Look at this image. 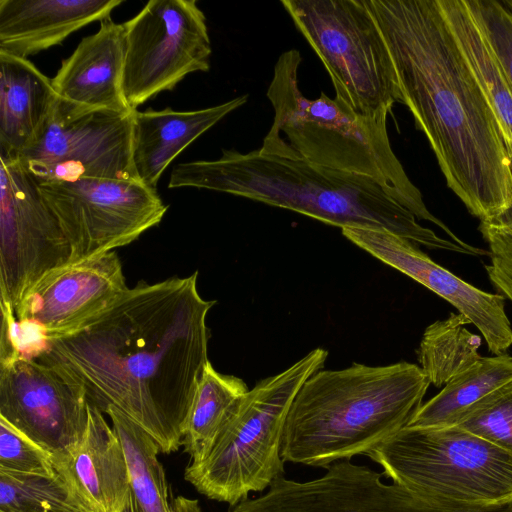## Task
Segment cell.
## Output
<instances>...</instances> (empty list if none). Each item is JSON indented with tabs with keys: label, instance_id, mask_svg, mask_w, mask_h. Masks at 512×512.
Masks as SVG:
<instances>
[{
	"label": "cell",
	"instance_id": "1",
	"mask_svg": "<svg viewBox=\"0 0 512 512\" xmlns=\"http://www.w3.org/2000/svg\"><path fill=\"white\" fill-rule=\"evenodd\" d=\"M197 276L138 283L83 328L45 341L36 359L81 382L103 413L119 409L163 453L177 451L209 362L207 315L216 303L200 295Z\"/></svg>",
	"mask_w": 512,
	"mask_h": 512
},
{
	"label": "cell",
	"instance_id": "2",
	"mask_svg": "<svg viewBox=\"0 0 512 512\" xmlns=\"http://www.w3.org/2000/svg\"><path fill=\"white\" fill-rule=\"evenodd\" d=\"M400 93L448 187L480 222L512 206V164L496 118L437 0H367Z\"/></svg>",
	"mask_w": 512,
	"mask_h": 512
},
{
	"label": "cell",
	"instance_id": "3",
	"mask_svg": "<svg viewBox=\"0 0 512 512\" xmlns=\"http://www.w3.org/2000/svg\"><path fill=\"white\" fill-rule=\"evenodd\" d=\"M169 188L195 187L292 210L326 224L386 230L430 249L472 255L421 226L377 180L303 160L223 150L216 160L180 163Z\"/></svg>",
	"mask_w": 512,
	"mask_h": 512
},
{
	"label": "cell",
	"instance_id": "4",
	"mask_svg": "<svg viewBox=\"0 0 512 512\" xmlns=\"http://www.w3.org/2000/svg\"><path fill=\"white\" fill-rule=\"evenodd\" d=\"M429 385L420 366L408 362L314 373L290 407L283 461L326 468L365 455L409 425Z\"/></svg>",
	"mask_w": 512,
	"mask_h": 512
},
{
	"label": "cell",
	"instance_id": "5",
	"mask_svg": "<svg viewBox=\"0 0 512 512\" xmlns=\"http://www.w3.org/2000/svg\"><path fill=\"white\" fill-rule=\"evenodd\" d=\"M301 60L300 52L290 49L275 63L267 90L274 117L258 150L373 178L417 219L438 226L450 240L475 253V246L457 237L426 207L391 147L388 114H358L342 99L324 92L314 100L307 98L298 82Z\"/></svg>",
	"mask_w": 512,
	"mask_h": 512
},
{
	"label": "cell",
	"instance_id": "6",
	"mask_svg": "<svg viewBox=\"0 0 512 512\" xmlns=\"http://www.w3.org/2000/svg\"><path fill=\"white\" fill-rule=\"evenodd\" d=\"M327 356L325 349H313L284 371L258 381L204 458L186 468L185 480L209 499L233 507L284 477L281 447L290 407Z\"/></svg>",
	"mask_w": 512,
	"mask_h": 512
},
{
	"label": "cell",
	"instance_id": "7",
	"mask_svg": "<svg viewBox=\"0 0 512 512\" xmlns=\"http://www.w3.org/2000/svg\"><path fill=\"white\" fill-rule=\"evenodd\" d=\"M365 455L393 483L426 501H512V454L456 425L407 426Z\"/></svg>",
	"mask_w": 512,
	"mask_h": 512
},
{
	"label": "cell",
	"instance_id": "8",
	"mask_svg": "<svg viewBox=\"0 0 512 512\" xmlns=\"http://www.w3.org/2000/svg\"><path fill=\"white\" fill-rule=\"evenodd\" d=\"M324 64L335 96L356 113L389 114L400 103L395 69L367 0H282Z\"/></svg>",
	"mask_w": 512,
	"mask_h": 512
},
{
	"label": "cell",
	"instance_id": "9",
	"mask_svg": "<svg viewBox=\"0 0 512 512\" xmlns=\"http://www.w3.org/2000/svg\"><path fill=\"white\" fill-rule=\"evenodd\" d=\"M124 27L122 90L133 111L188 74L210 68L206 17L195 0L149 1Z\"/></svg>",
	"mask_w": 512,
	"mask_h": 512
},
{
	"label": "cell",
	"instance_id": "10",
	"mask_svg": "<svg viewBox=\"0 0 512 512\" xmlns=\"http://www.w3.org/2000/svg\"><path fill=\"white\" fill-rule=\"evenodd\" d=\"M36 181L68 239L70 263L132 243L157 226L168 209L156 189L140 181Z\"/></svg>",
	"mask_w": 512,
	"mask_h": 512
},
{
	"label": "cell",
	"instance_id": "11",
	"mask_svg": "<svg viewBox=\"0 0 512 512\" xmlns=\"http://www.w3.org/2000/svg\"><path fill=\"white\" fill-rule=\"evenodd\" d=\"M134 114L76 109L58 99L44 132L19 160L38 181H140L133 163Z\"/></svg>",
	"mask_w": 512,
	"mask_h": 512
},
{
	"label": "cell",
	"instance_id": "12",
	"mask_svg": "<svg viewBox=\"0 0 512 512\" xmlns=\"http://www.w3.org/2000/svg\"><path fill=\"white\" fill-rule=\"evenodd\" d=\"M0 163V302L15 312L44 275L70 263L71 248L36 179L19 159Z\"/></svg>",
	"mask_w": 512,
	"mask_h": 512
},
{
	"label": "cell",
	"instance_id": "13",
	"mask_svg": "<svg viewBox=\"0 0 512 512\" xmlns=\"http://www.w3.org/2000/svg\"><path fill=\"white\" fill-rule=\"evenodd\" d=\"M128 289L115 251L50 271L28 290L14 312L19 356L36 358L45 341L83 328Z\"/></svg>",
	"mask_w": 512,
	"mask_h": 512
},
{
	"label": "cell",
	"instance_id": "14",
	"mask_svg": "<svg viewBox=\"0 0 512 512\" xmlns=\"http://www.w3.org/2000/svg\"><path fill=\"white\" fill-rule=\"evenodd\" d=\"M89 408L84 385L61 367L21 356L0 363V419L52 456L81 440Z\"/></svg>",
	"mask_w": 512,
	"mask_h": 512
},
{
	"label": "cell",
	"instance_id": "15",
	"mask_svg": "<svg viewBox=\"0 0 512 512\" xmlns=\"http://www.w3.org/2000/svg\"><path fill=\"white\" fill-rule=\"evenodd\" d=\"M341 232L359 248L452 304L476 326L492 354H503L512 345V327L503 295L465 282L435 263L417 244L389 231L345 227Z\"/></svg>",
	"mask_w": 512,
	"mask_h": 512
},
{
	"label": "cell",
	"instance_id": "16",
	"mask_svg": "<svg viewBox=\"0 0 512 512\" xmlns=\"http://www.w3.org/2000/svg\"><path fill=\"white\" fill-rule=\"evenodd\" d=\"M52 461L85 512H121L126 505L132 488L125 452L97 407L90 404L81 440Z\"/></svg>",
	"mask_w": 512,
	"mask_h": 512
},
{
	"label": "cell",
	"instance_id": "17",
	"mask_svg": "<svg viewBox=\"0 0 512 512\" xmlns=\"http://www.w3.org/2000/svg\"><path fill=\"white\" fill-rule=\"evenodd\" d=\"M124 58V24L101 21L99 30L81 40L51 79L58 99L76 109L132 112L122 90Z\"/></svg>",
	"mask_w": 512,
	"mask_h": 512
},
{
	"label": "cell",
	"instance_id": "18",
	"mask_svg": "<svg viewBox=\"0 0 512 512\" xmlns=\"http://www.w3.org/2000/svg\"><path fill=\"white\" fill-rule=\"evenodd\" d=\"M122 0H0V52L27 59L61 44Z\"/></svg>",
	"mask_w": 512,
	"mask_h": 512
},
{
	"label": "cell",
	"instance_id": "19",
	"mask_svg": "<svg viewBox=\"0 0 512 512\" xmlns=\"http://www.w3.org/2000/svg\"><path fill=\"white\" fill-rule=\"evenodd\" d=\"M52 81L28 59L0 52V157L19 159L57 104Z\"/></svg>",
	"mask_w": 512,
	"mask_h": 512
},
{
	"label": "cell",
	"instance_id": "20",
	"mask_svg": "<svg viewBox=\"0 0 512 512\" xmlns=\"http://www.w3.org/2000/svg\"><path fill=\"white\" fill-rule=\"evenodd\" d=\"M247 100L245 94L200 110H136L133 163L139 180L156 189L164 170L184 148Z\"/></svg>",
	"mask_w": 512,
	"mask_h": 512
},
{
	"label": "cell",
	"instance_id": "21",
	"mask_svg": "<svg viewBox=\"0 0 512 512\" xmlns=\"http://www.w3.org/2000/svg\"><path fill=\"white\" fill-rule=\"evenodd\" d=\"M437 1L496 118L512 164V89L465 0Z\"/></svg>",
	"mask_w": 512,
	"mask_h": 512
},
{
	"label": "cell",
	"instance_id": "22",
	"mask_svg": "<svg viewBox=\"0 0 512 512\" xmlns=\"http://www.w3.org/2000/svg\"><path fill=\"white\" fill-rule=\"evenodd\" d=\"M512 381V357L506 353L481 357L423 403L409 427L457 425L480 401Z\"/></svg>",
	"mask_w": 512,
	"mask_h": 512
},
{
	"label": "cell",
	"instance_id": "23",
	"mask_svg": "<svg viewBox=\"0 0 512 512\" xmlns=\"http://www.w3.org/2000/svg\"><path fill=\"white\" fill-rule=\"evenodd\" d=\"M249 390L241 378L218 372L210 361L206 364L182 440L192 462L204 458L220 432L237 413Z\"/></svg>",
	"mask_w": 512,
	"mask_h": 512
},
{
	"label": "cell",
	"instance_id": "24",
	"mask_svg": "<svg viewBox=\"0 0 512 512\" xmlns=\"http://www.w3.org/2000/svg\"><path fill=\"white\" fill-rule=\"evenodd\" d=\"M123 446L132 491L144 512H173L165 473L158 460L161 447L145 430L119 409L104 411Z\"/></svg>",
	"mask_w": 512,
	"mask_h": 512
},
{
	"label": "cell",
	"instance_id": "25",
	"mask_svg": "<svg viewBox=\"0 0 512 512\" xmlns=\"http://www.w3.org/2000/svg\"><path fill=\"white\" fill-rule=\"evenodd\" d=\"M467 324L472 323L466 316L450 313L425 329L418 361L430 384L446 385L482 357L478 353L482 340L465 327Z\"/></svg>",
	"mask_w": 512,
	"mask_h": 512
},
{
	"label": "cell",
	"instance_id": "26",
	"mask_svg": "<svg viewBox=\"0 0 512 512\" xmlns=\"http://www.w3.org/2000/svg\"><path fill=\"white\" fill-rule=\"evenodd\" d=\"M0 512H85L56 474L0 470Z\"/></svg>",
	"mask_w": 512,
	"mask_h": 512
},
{
	"label": "cell",
	"instance_id": "27",
	"mask_svg": "<svg viewBox=\"0 0 512 512\" xmlns=\"http://www.w3.org/2000/svg\"><path fill=\"white\" fill-rule=\"evenodd\" d=\"M456 426L512 454V381L480 401Z\"/></svg>",
	"mask_w": 512,
	"mask_h": 512
},
{
	"label": "cell",
	"instance_id": "28",
	"mask_svg": "<svg viewBox=\"0 0 512 512\" xmlns=\"http://www.w3.org/2000/svg\"><path fill=\"white\" fill-rule=\"evenodd\" d=\"M512 89V0H465Z\"/></svg>",
	"mask_w": 512,
	"mask_h": 512
},
{
	"label": "cell",
	"instance_id": "29",
	"mask_svg": "<svg viewBox=\"0 0 512 512\" xmlns=\"http://www.w3.org/2000/svg\"><path fill=\"white\" fill-rule=\"evenodd\" d=\"M0 470L18 474L56 475L52 455L2 419Z\"/></svg>",
	"mask_w": 512,
	"mask_h": 512
},
{
	"label": "cell",
	"instance_id": "30",
	"mask_svg": "<svg viewBox=\"0 0 512 512\" xmlns=\"http://www.w3.org/2000/svg\"><path fill=\"white\" fill-rule=\"evenodd\" d=\"M479 231L489 245V279L512 301V206L499 217L480 222Z\"/></svg>",
	"mask_w": 512,
	"mask_h": 512
},
{
	"label": "cell",
	"instance_id": "31",
	"mask_svg": "<svg viewBox=\"0 0 512 512\" xmlns=\"http://www.w3.org/2000/svg\"><path fill=\"white\" fill-rule=\"evenodd\" d=\"M173 512H201L197 500L177 497L172 502Z\"/></svg>",
	"mask_w": 512,
	"mask_h": 512
},
{
	"label": "cell",
	"instance_id": "32",
	"mask_svg": "<svg viewBox=\"0 0 512 512\" xmlns=\"http://www.w3.org/2000/svg\"><path fill=\"white\" fill-rule=\"evenodd\" d=\"M121 512H144L140 507L133 491L131 490L126 505Z\"/></svg>",
	"mask_w": 512,
	"mask_h": 512
}]
</instances>
